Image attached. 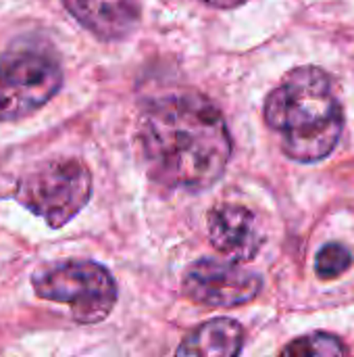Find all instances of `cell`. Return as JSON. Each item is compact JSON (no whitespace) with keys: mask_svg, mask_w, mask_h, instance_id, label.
<instances>
[{"mask_svg":"<svg viewBox=\"0 0 354 357\" xmlns=\"http://www.w3.org/2000/svg\"><path fill=\"white\" fill-rule=\"evenodd\" d=\"M138 142L148 176L167 188L204 190L223 176L232 157L221 111L194 90L150 100L138 121Z\"/></svg>","mask_w":354,"mask_h":357,"instance_id":"cell-1","label":"cell"},{"mask_svg":"<svg viewBox=\"0 0 354 357\" xmlns=\"http://www.w3.org/2000/svg\"><path fill=\"white\" fill-rule=\"evenodd\" d=\"M265 121L280 136L284 153L300 163L325 159L344 128L330 75L313 65L290 71L265 100Z\"/></svg>","mask_w":354,"mask_h":357,"instance_id":"cell-2","label":"cell"},{"mask_svg":"<svg viewBox=\"0 0 354 357\" xmlns=\"http://www.w3.org/2000/svg\"><path fill=\"white\" fill-rule=\"evenodd\" d=\"M40 299L65 303L77 324H98L117 303V284L106 268L86 259H69L46 266L31 276Z\"/></svg>","mask_w":354,"mask_h":357,"instance_id":"cell-3","label":"cell"},{"mask_svg":"<svg viewBox=\"0 0 354 357\" xmlns=\"http://www.w3.org/2000/svg\"><path fill=\"white\" fill-rule=\"evenodd\" d=\"M92 174L79 159H52L29 172L17 188V201L50 228L73 220L90 201Z\"/></svg>","mask_w":354,"mask_h":357,"instance_id":"cell-4","label":"cell"},{"mask_svg":"<svg viewBox=\"0 0 354 357\" xmlns=\"http://www.w3.org/2000/svg\"><path fill=\"white\" fill-rule=\"evenodd\" d=\"M63 86L58 61L25 48L0 59V121H15L42 109Z\"/></svg>","mask_w":354,"mask_h":357,"instance_id":"cell-5","label":"cell"},{"mask_svg":"<svg viewBox=\"0 0 354 357\" xmlns=\"http://www.w3.org/2000/svg\"><path fill=\"white\" fill-rule=\"evenodd\" d=\"M259 274L223 259L194 261L182 280L184 295L207 307H234L252 301L261 293Z\"/></svg>","mask_w":354,"mask_h":357,"instance_id":"cell-6","label":"cell"},{"mask_svg":"<svg viewBox=\"0 0 354 357\" xmlns=\"http://www.w3.org/2000/svg\"><path fill=\"white\" fill-rule=\"evenodd\" d=\"M209 236L213 247L234 264L255 259L263 245L255 213L234 203H221L209 211Z\"/></svg>","mask_w":354,"mask_h":357,"instance_id":"cell-7","label":"cell"},{"mask_svg":"<svg viewBox=\"0 0 354 357\" xmlns=\"http://www.w3.org/2000/svg\"><path fill=\"white\" fill-rule=\"evenodd\" d=\"M63 4L104 42L123 40L140 25V0H63Z\"/></svg>","mask_w":354,"mask_h":357,"instance_id":"cell-8","label":"cell"},{"mask_svg":"<svg viewBox=\"0 0 354 357\" xmlns=\"http://www.w3.org/2000/svg\"><path fill=\"white\" fill-rule=\"evenodd\" d=\"M244 331L232 318H215L196 326L177 347L175 357H240Z\"/></svg>","mask_w":354,"mask_h":357,"instance_id":"cell-9","label":"cell"},{"mask_svg":"<svg viewBox=\"0 0 354 357\" xmlns=\"http://www.w3.org/2000/svg\"><path fill=\"white\" fill-rule=\"evenodd\" d=\"M280 357H351L344 343L328 333H311L298 337L284 347Z\"/></svg>","mask_w":354,"mask_h":357,"instance_id":"cell-10","label":"cell"},{"mask_svg":"<svg viewBox=\"0 0 354 357\" xmlns=\"http://www.w3.org/2000/svg\"><path fill=\"white\" fill-rule=\"evenodd\" d=\"M351 266H353V253L338 243L321 247L315 257V272L323 280H334L342 276L344 272L351 270Z\"/></svg>","mask_w":354,"mask_h":357,"instance_id":"cell-11","label":"cell"},{"mask_svg":"<svg viewBox=\"0 0 354 357\" xmlns=\"http://www.w3.org/2000/svg\"><path fill=\"white\" fill-rule=\"evenodd\" d=\"M202 2L209 6H215V8H236V6L244 4L246 0H202Z\"/></svg>","mask_w":354,"mask_h":357,"instance_id":"cell-12","label":"cell"}]
</instances>
